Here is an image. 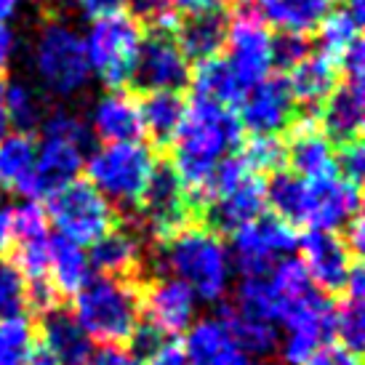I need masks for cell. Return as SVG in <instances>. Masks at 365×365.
Returning a JSON list of instances; mask_svg holds the SVG:
<instances>
[{
  "label": "cell",
  "mask_w": 365,
  "mask_h": 365,
  "mask_svg": "<svg viewBox=\"0 0 365 365\" xmlns=\"http://www.w3.org/2000/svg\"><path fill=\"white\" fill-rule=\"evenodd\" d=\"M88 365H142V360L123 346H104L99 352H93Z\"/></svg>",
  "instance_id": "44"
},
{
  "label": "cell",
  "mask_w": 365,
  "mask_h": 365,
  "mask_svg": "<svg viewBox=\"0 0 365 365\" xmlns=\"http://www.w3.org/2000/svg\"><path fill=\"white\" fill-rule=\"evenodd\" d=\"M165 272L182 280L197 302H219L230 291L232 280V256L224 240L211 230L184 227L182 232L165 240L158 256Z\"/></svg>",
  "instance_id": "2"
},
{
  "label": "cell",
  "mask_w": 365,
  "mask_h": 365,
  "mask_svg": "<svg viewBox=\"0 0 365 365\" xmlns=\"http://www.w3.org/2000/svg\"><path fill=\"white\" fill-rule=\"evenodd\" d=\"M147 365H187V360H184L182 349L173 344V341H168L158 355L147 360Z\"/></svg>",
  "instance_id": "49"
},
{
  "label": "cell",
  "mask_w": 365,
  "mask_h": 365,
  "mask_svg": "<svg viewBox=\"0 0 365 365\" xmlns=\"http://www.w3.org/2000/svg\"><path fill=\"white\" fill-rule=\"evenodd\" d=\"M334 336L344 349L360 352L365 344V309L363 299L346 296L339 307H334Z\"/></svg>",
  "instance_id": "37"
},
{
  "label": "cell",
  "mask_w": 365,
  "mask_h": 365,
  "mask_svg": "<svg viewBox=\"0 0 365 365\" xmlns=\"http://www.w3.org/2000/svg\"><path fill=\"white\" fill-rule=\"evenodd\" d=\"M240 133L243 125L237 120V112L230 107L200 99H195L192 107H187L182 125L171 142V165L195 200H200V192L213 168L240 144Z\"/></svg>",
  "instance_id": "1"
},
{
  "label": "cell",
  "mask_w": 365,
  "mask_h": 365,
  "mask_svg": "<svg viewBox=\"0 0 365 365\" xmlns=\"http://www.w3.org/2000/svg\"><path fill=\"white\" fill-rule=\"evenodd\" d=\"M6 104H9L11 128H16L19 133L38 131L48 115L43 93L27 81L6 83Z\"/></svg>",
  "instance_id": "34"
},
{
  "label": "cell",
  "mask_w": 365,
  "mask_h": 365,
  "mask_svg": "<svg viewBox=\"0 0 365 365\" xmlns=\"http://www.w3.org/2000/svg\"><path fill=\"white\" fill-rule=\"evenodd\" d=\"M299 248H302V264L314 288L344 291L349 269H352V251L341 235L312 230L299 240Z\"/></svg>",
  "instance_id": "17"
},
{
  "label": "cell",
  "mask_w": 365,
  "mask_h": 365,
  "mask_svg": "<svg viewBox=\"0 0 365 365\" xmlns=\"http://www.w3.org/2000/svg\"><path fill=\"white\" fill-rule=\"evenodd\" d=\"M334 3L336 0H269L264 11L267 19L283 32L304 35L309 30H317V24L334 11Z\"/></svg>",
  "instance_id": "33"
},
{
  "label": "cell",
  "mask_w": 365,
  "mask_h": 365,
  "mask_svg": "<svg viewBox=\"0 0 365 365\" xmlns=\"http://www.w3.org/2000/svg\"><path fill=\"white\" fill-rule=\"evenodd\" d=\"M91 267H96L102 274L110 277H128L133 269H139L144 259L142 237L131 230H115L102 235L96 243L91 245Z\"/></svg>",
  "instance_id": "24"
},
{
  "label": "cell",
  "mask_w": 365,
  "mask_h": 365,
  "mask_svg": "<svg viewBox=\"0 0 365 365\" xmlns=\"http://www.w3.org/2000/svg\"><path fill=\"white\" fill-rule=\"evenodd\" d=\"M176 43L187 61H208L216 59L222 53L224 43H227V19L222 14H197V16H187L179 27Z\"/></svg>",
  "instance_id": "26"
},
{
  "label": "cell",
  "mask_w": 365,
  "mask_h": 365,
  "mask_svg": "<svg viewBox=\"0 0 365 365\" xmlns=\"http://www.w3.org/2000/svg\"><path fill=\"white\" fill-rule=\"evenodd\" d=\"M131 81L144 91L173 93H179V88H184L190 83V61L182 53L173 35L160 30L155 32L153 38L142 41Z\"/></svg>",
  "instance_id": "13"
},
{
  "label": "cell",
  "mask_w": 365,
  "mask_h": 365,
  "mask_svg": "<svg viewBox=\"0 0 365 365\" xmlns=\"http://www.w3.org/2000/svg\"><path fill=\"white\" fill-rule=\"evenodd\" d=\"M11 133V118H9V104H6V83L0 81V139Z\"/></svg>",
  "instance_id": "51"
},
{
  "label": "cell",
  "mask_w": 365,
  "mask_h": 365,
  "mask_svg": "<svg viewBox=\"0 0 365 365\" xmlns=\"http://www.w3.org/2000/svg\"><path fill=\"white\" fill-rule=\"evenodd\" d=\"M285 83L294 102H302L304 107H320L336 86V64L325 59L323 53H307L304 59L296 61L288 70Z\"/></svg>",
  "instance_id": "25"
},
{
  "label": "cell",
  "mask_w": 365,
  "mask_h": 365,
  "mask_svg": "<svg viewBox=\"0 0 365 365\" xmlns=\"http://www.w3.org/2000/svg\"><path fill=\"white\" fill-rule=\"evenodd\" d=\"M41 339L43 352L56 365H88L93 355V339L83 331L75 314L59 307L43 312Z\"/></svg>",
  "instance_id": "19"
},
{
  "label": "cell",
  "mask_w": 365,
  "mask_h": 365,
  "mask_svg": "<svg viewBox=\"0 0 365 365\" xmlns=\"http://www.w3.org/2000/svg\"><path fill=\"white\" fill-rule=\"evenodd\" d=\"M184 112H187V104L182 102L179 93L147 91V96L139 102L142 133H147L158 144H171L184 120Z\"/></svg>",
  "instance_id": "31"
},
{
  "label": "cell",
  "mask_w": 365,
  "mask_h": 365,
  "mask_svg": "<svg viewBox=\"0 0 365 365\" xmlns=\"http://www.w3.org/2000/svg\"><path fill=\"white\" fill-rule=\"evenodd\" d=\"M88 131L99 136L104 144L118 142H139L142 120H139V104L128 93L107 91L91 104L88 112Z\"/></svg>",
  "instance_id": "20"
},
{
  "label": "cell",
  "mask_w": 365,
  "mask_h": 365,
  "mask_svg": "<svg viewBox=\"0 0 365 365\" xmlns=\"http://www.w3.org/2000/svg\"><path fill=\"white\" fill-rule=\"evenodd\" d=\"M309 53V43L304 35L296 32H283L280 38H272V67L291 70L296 61H302Z\"/></svg>",
  "instance_id": "40"
},
{
  "label": "cell",
  "mask_w": 365,
  "mask_h": 365,
  "mask_svg": "<svg viewBox=\"0 0 365 365\" xmlns=\"http://www.w3.org/2000/svg\"><path fill=\"white\" fill-rule=\"evenodd\" d=\"M230 59L227 64L232 67L237 81L245 88L254 83L269 78L272 72V32L264 16H259L251 9H240L227 21V43Z\"/></svg>",
  "instance_id": "12"
},
{
  "label": "cell",
  "mask_w": 365,
  "mask_h": 365,
  "mask_svg": "<svg viewBox=\"0 0 365 365\" xmlns=\"http://www.w3.org/2000/svg\"><path fill=\"white\" fill-rule=\"evenodd\" d=\"M173 9L184 11L187 16H197V14H222L232 0H171Z\"/></svg>",
  "instance_id": "46"
},
{
  "label": "cell",
  "mask_w": 365,
  "mask_h": 365,
  "mask_svg": "<svg viewBox=\"0 0 365 365\" xmlns=\"http://www.w3.org/2000/svg\"><path fill=\"white\" fill-rule=\"evenodd\" d=\"M195 88V99L211 104H222L230 110H237V104L243 99L245 86L237 81V75L232 72V67L227 64V59H208L200 61L195 67V75H190Z\"/></svg>",
  "instance_id": "30"
},
{
  "label": "cell",
  "mask_w": 365,
  "mask_h": 365,
  "mask_svg": "<svg viewBox=\"0 0 365 365\" xmlns=\"http://www.w3.org/2000/svg\"><path fill=\"white\" fill-rule=\"evenodd\" d=\"M32 355V328L24 317H0V365H27Z\"/></svg>",
  "instance_id": "36"
},
{
  "label": "cell",
  "mask_w": 365,
  "mask_h": 365,
  "mask_svg": "<svg viewBox=\"0 0 365 365\" xmlns=\"http://www.w3.org/2000/svg\"><path fill=\"white\" fill-rule=\"evenodd\" d=\"M245 165L254 173L262 176L264 171H280L285 163V144L277 139V136H269V133H254V139L243 147Z\"/></svg>",
  "instance_id": "39"
},
{
  "label": "cell",
  "mask_w": 365,
  "mask_h": 365,
  "mask_svg": "<svg viewBox=\"0 0 365 365\" xmlns=\"http://www.w3.org/2000/svg\"><path fill=\"white\" fill-rule=\"evenodd\" d=\"M30 304V280L19 267L0 256V317H19Z\"/></svg>",
  "instance_id": "38"
},
{
  "label": "cell",
  "mask_w": 365,
  "mask_h": 365,
  "mask_svg": "<svg viewBox=\"0 0 365 365\" xmlns=\"http://www.w3.org/2000/svg\"><path fill=\"white\" fill-rule=\"evenodd\" d=\"M142 41V27L131 14L115 11V14L91 19L88 30L83 32L91 75H96L110 91H120L133 78V64H136Z\"/></svg>",
  "instance_id": "7"
},
{
  "label": "cell",
  "mask_w": 365,
  "mask_h": 365,
  "mask_svg": "<svg viewBox=\"0 0 365 365\" xmlns=\"http://www.w3.org/2000/svg\"><path fill=\"white\" fill-rule=\"evenodd\" d=\"M0 190H3V179H0Z\"/></svg>",
  "instance_id": "55"
},
{
  "label": "cell",
  "mask_w": 365,
  "mask_h": 365,
  "mask_svg": "<svg viewBox=\"0 0 365 365\" xmlns=\"http://www.w3.org/2000/svg\"><path fill=\"white\" fill-rule=\"evenodd\" d=\"M341 64V70H344L346 78H352V81H363V70H365V51H363V41L352 43L346 53L339 59Z\"/></svg>",
  "instance_id": "45"
},
{
  "label": "cell",
  "mask_w": 365,
  "mask_h": 365,
  "mask_svg": "<svg viewBox=\"0 0 365 365\" xmlns=\"http://www.w3.org/2000/svg\"><path fill=\"white\" fill-rule=\"evenodd\" d=\"M41 131V144H35V197H48L78 179L88 158L91 131L70 110L48 112Z\"/></svg>",
  "instance_id": "5"
},
{
  "label": "cell",
  "mask_w": 365,
  "mask_h": 365,
  "mask_svg": "<svg viewBox=\"0 0 365 365\" xmlns=\"http://www.w3.org/2000/svg\"><path fill=\"white\" fill-rule=\"evenodd\" d=\"M299 248L296 227L277 216H259L232 235V267L243 277H262Z\"/></svg>",
  "instance_id": "10"
},
{
  "label": "cell",
  "mask_w": 365,
  "mask_h": 365,
  "mask_svg": "<svg viewBox=\"0 0 365 365\" xmlns=\"http://www.w3.org/2000/svg\"><path fill=\"white\" fill-rule=\"evenodd\" d=\"M46 216L61 237L78 245H93L115 227V208L88 182H70L48 195Z\"/></svg>",
  "instance_id": "8"
},
{
  "label": "cell",
  "mask_w": 365,
  "mask_h": 365,
  "mask_svg": "<svg viewBox=\"0 0 365 365\" xmlns=\"http://www.w3.org/2000/svg\"><path fill=\"white\" fill-rule=\"evenodd\" d=\"M30 67L46 93L72 99L91 83V67L86 59L83 32L67 19H46L30 46Z\"/></svg>",
  "instance_id": "3"
},
{
  "label": "cell",
  "mask_w": 365,
  "mask_h": 365,
  "mask_svg": "<svg viewBox=\"0 0 365 365\" xmlns=\"http://www.w3.org/2000/svg\"><path fill=\"white\" fill-rule=\"evenodd\" d=\"M21 9H24V0H0V24L14 21Z\"/></svg>",
  "instance_id": "50"
},
{
  "label": "cell",
  "mask_w": 365,
  "mask_h": 365,
  "mask_svg": "<svg viewBox=\"0 0 365 365\" xmlns=\"http://www.w3.org/2000/svg\"><path fill=\"white\" fill-rule=\"evenodd\" d=\"M294 112L296 102L288 91V83L283 78H264L245 88L237 104V120L248 131L277 136L294 120Z\"/></svg>",
  "instance_id": "14"
},
{
  "label": "cell",
  "mask_w": 365,
  "mask_h": 365,
  "mask_svg": "<svg viewBox=\"0 0 365 365\" xmlns=\"http://www.w3.org/2000/svg\"><path fill=\"white\" fill-rule=\"evenodd\" d=\"M27 365H56V363H53L51 357H48V355H46V352L41 349V352H32L30 360H27Z\"/></svg>",
  "instance_id": "52"
},
{
  "label": "cell",
  "mask_w": 365,
  "mask_h": 365,
  "mask_svg": "<svg viewBox=\"0 0 365 365\" xmlns=\"http://www.w3.org/2000/svg\"><path fill=\"white\" fill-rule=\"evenodd\" d=\"M264 197L277 219L291 227L307 224V182L294 171H274L269 184H264Z\"/></svg>",
  "instance_id": "32"
},
{
  "label": "cell",
  "mask_w": 365,
  "mask_h": 365,
  "mask_svg": "<svg viewBox=\"0 0 365 365\" xmlns=\"http://www.w3.org/2000/svg\"><path fill=\"white\" fill-rule=\"evenodd\" d=\"M363 3L365 0H344V9H349L357 19H363Z\"/></svg>",
  "instance_id": "53"
},
{
  "label": "cell",
  "mask_w": 365,
  "mask_h": 365,
  "mask_svg": "<svg viewBox=\"0 0 365 365\" xmlns=\"http://www.w3.org/2000/svg\"><path fill=\"white\" fill-rule=\"evenodd\" d=\"M78 11L88 19H99V16H107V14H115L120 11V6L125 0H72Z\"/></svg>",
  "instance_id": "47"
},
{
  "label": "cell",
  "mask_w": 365,
  "mask_h": 365,
  "mask_svg": "<svg viewBox=\"0 0 365 365\" xmlns=\"http://www.w3.org/2000/svg\"><path fill=\"white\" fill-rule=\"evenodd\" d=\"M336 173L346 179V182H352L360 187V179H363L365 173V150L360 139L349 144H341V150L336 155Z\"/></svg>",
  "instance_id": "41"
},
{
  "label": "cell",
  "mask_w": 365,
  "mask_h": 365,
  "mask_svg": "<svg viewBox=\"0 0 365 365\" xmlns=\"http://www.w3.org/2000/svg\"><path fill=\"white\" fill-rule=\"evenodd\" d=\"M256 3H259V6H267V3H269V0H256Z\"/></svg>",
  "instance_id": "54"
},
{
  "label": "cell",
  "mask_w": 365,
  "mask_h": 365,
  "mask_svg": "<svg viewBox=\"0 0 365 365\" xmlns=\"http://www.w3.org/2000/svg\"><path fill=\"white\" fill-rule=\"evenodd\" d=\"M128 9H131V16L136 21H150V24H158V27H168L173 16V3L171 0H125Z\"/></svg>",
  "instance_id": "42"
},
{
  "label": "cell",
  "mask_w": 365,
  "mask_h": 365,
  "mask_svg": "<svg viewBox=\"0 0 365 365\" xmlns=\"http://www.w3.org/2000/svg\"><path fill=\"white\" fill-rule=\"evenodd\" d=\"M307 182V179H304ZM360 213V187L328 173L307 182V224L312 230L336 232Z\"/></svg>",
  "instance_id": "15"
},
{
  "label": "cell",
  "mask_w": 365,
  "mask_h": 365,
  "mask_svg": "<svg viewBox=\"0 0 365 365\" xmlns=\"http://www.w3.org/2000/svg\"><path fill=\"white\" fill-rule=\"evenodd\" d=\"M320 107V131L336 144L355 142L363 128L365 112L363 81L346 78L341 86H334V91L328 93V99Z\"/></svg>",
  "instance_id": "21"
},
{
  "label": "cell",
  "mask_w": 365,
  "mask_h": 365,
  "mask_svg": "<svg viewBox=\"0 0 365 365\" xmlns=\"http://www.w3.org/2000/svg\"><path fill=\"white\" fill-rule=\"evenodd\" d=\"M222 323L227 325V331L235 339V344L240 346V352L248 357L272 355L274 349H277V344H280L277 323L264 320L259 314L243 312V309H237L235 304L224 307Z\"/></svg>",
  "instance_id": "28"
},
{
  "label": "cell",
  "mask_w": 365,
  "mask_h": 365,
  "mask_svg": "<svg viewBox=\"0 0 365 365\" xmlns=\"http://www.w3.org/2000/svg\"><path fill=\"white\" fill-rule=\"evenodd\" d=\"M142 309L147 312V323H153L165 336H176L195 323L197 299L195 294L176 277L155 280L142 299Z\"/></svg>",
  "instance_id": "18"
},
{
  "label": "cell",
  "mask_w": 365,
  "mask_h": 365,
  "mask_svg": "<svg viewBox=\"0 0 365 365\" xmlns=\"http://www.w3.org/2000/svg\"><path fill=\"white\" fill-rule=\"evenodd\" d=\"M182 352L187 365H243L248 360V355L235 344L222 317H205L190 325Z\"/></svg>",
  "instance_id": "22"
},
{
  "label": "cell",
  "mask_w": 365,
  "mask_h": 365,
  "mask_svg": "<svg viewBox=\"0 0 365 365\" xmlns=\"http://www.w3.org/2000/svg\"><path fill=\"white\" fill-rule=\"evenodd\" d=\"M195 203L197 200L184 187L171 163H163V165H155L136 208H139L144 230L160 240H168L176 232H182L184 227H190Z\"/></svg>",
  "instance_id": "9"
},
{
  "label": "cell",
  "mask_w": 365,
  "mask_h": 365,
  "mask_svg": "<svg viewBox=\"0 0 365 365\" xmlns=\"http://www.w3.org/2000/svg\"><path fill=\"white\" fill-rule=\"evenodd\" d=\"M360 24H363V19H357L349 9H334L317 24L320 53L336 64L352 43L360 41Z\"/></svg>",
  "instance_id": "35"
},
{
  "label": "cell",
  "mask_w": 365,
  "mask_h": 365,
  "mask_svg": "<svg viewBox=\"0 0 365 365\" xmlns=\"http://www.w3.org/2000/svg\"><path fill=\"white\" fill-rule=\"evenodd\" d=\"M283 341L277 344L285 365H304L334 336V307L317 288L283 314Z\"/></svg>",
  "instance_id": "11"
},
{
  "label": "cell",
  "mask_w": 365,
  "mask_h": 365,
  "mask_svg": "<svg viewBox=\"0 0 365 365\" xmlns=\"http://www.w3.org/2000/svg\"><path fill=\"white\" fill-rule=\"evenodd\" d=\"M264 182L259 173H245L240 182L205 200V222L216 235H235L264 213Z\"/></svg>",
  "instance_id": "16"
},
{
  "label": "cell",
  "mask_w": 365,
  "mask_h": 365,
  "mask_svg": "<svg viewBox=\"0 0 365 365\" xmlns=\"http://www.w3.org/2000/svg\"><path fill=\"white\" fill-rule=\"evenodd\" d=\"M304 365H363V363H360V355L344 349L341 344L339 346L325 344L323 349H317Z\"/></svg>",
  "instance_id": "43"
},
{
  "label": "cell",
  "mask_w": 365,
  "mask_h": 365,
  "mask_svg": "<svg viewBox=\"0 0 365 365\" xmlns=\"http://www.w3.org/2000/svg\"><path fill=\"white\" fill-rule=\"evenodd\" d=\"M91 259L83 245L72 243L67 237H51L48 248V272L53 291L59 294H78L83 285L91 280Z\"/></svg>",
  "instance_id": "27"
},
{
  "label": "cell",
  "mask_w": 365,
  "mask_h": 365,
  "mask_svg": "<svg viewBox=\"0 0 365 365\" xmlns=\"http://www.w3.org/2000/svg\"><path fill=\"white\" fill-rule=\"evenodd\" d=\"M19 51V41H16V32L11 30L9 24H0V75L9 70L14 56Z\"/></svg>",
  "instance_id": "48"
},
{
  "label": "cell",
  "mask_w": 365,
  "mask_h": 365,
  "mask_svg": "<svg viewBox=\"0 0 365 365\" xmlns=\"http://www.w3.org/2000/svg\"><path fill=\"white\" fill-rule=\"evenodd\" d=\"M155 165V155L147 144L118 142L93 150L83 168L88 173V184L102 197L120 208H136Z\"/></svg>",
  "instance_id": "6"
},
{
  "label": "cell",
  "mask_w": 365,
  "mask_h": 365,
  "mask_svg": "<svg viewBox=\"0 0 365 365\" xmlns=\"http://www.w3.org/2000/svg\"><path fill=\"white\" fill-rule=\"evenodd\" d=\"M75 320L107 346H120L142 323V296L128 277H91L75 294Z\"/></svg>",
  "instance_id": "4"
},
{
  "label": "cell",
  "mask_w": 365,
  "mask_h": 365,
  "mask_svg": "<svg viewBox=\"0 0 365 365\" xmlns=\"http://www.w3.org/2000/svg\"><path fill=\"white\" fill-rule=\"evenodd\" d=\"M0 179L3 187L35 200V142L30 133H9L0 139Z\"/></svg>",
  "instance_id": "29"
},
{
  "label": "cell",
  "mask_w": 365,
  "mask_h": 365,
  "mask_svg": "<svg viewBox=\"0 0 365 365\" xmlns=\"http://www.w3.org/2000/svg\"><path fill=\"white\" fill-rule=\"evenodd\" d=\"M285 160L291 163L296 176L302 179H320L336 173V150L334 142L320 131L314 120L299 123L291 133V142L285 147Z\"/></svg>",
  "instance_id": "23"
}]
</instances>
